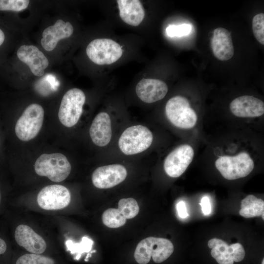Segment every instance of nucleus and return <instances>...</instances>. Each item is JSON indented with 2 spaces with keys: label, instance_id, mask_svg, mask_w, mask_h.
<instances>
[{
  "label": "nucleus",
  "instance_id": "10",
  "mask_svg": "<svg viewBox=\"0 0 264 264\" xmlns=\"http://www.w3.org/2000/svg\"><path fill=\"white\" fill-rule=\"evenodd\" d=\"M208 246L211 249V256L219 264H234L245 257L244 249L240 243L228 245L221 239L213 238L208 241Z\"/></svg>",
  "mask_w": 264,
  "mask_h": 264
},
{
  "label": "nucleus",
  "instance_id": "23",
  "mask_svg": "<svg viewBox=\"0 0 264 264\" xmlns=\"http://www.w3.org/2000/svg\"><path fill=\"white\" fill-rule=\"evenodd\" d=\"M117 209L126 219L134 218L139 211L137 201L131 198L121 199L118 202Z\"/></svg>",
  "mask_w": 264,
  "mask_h": 264
},
{
  "label": "nucleus",
  "instance_id": "15",
  "mask_svg": "<svg viewBox=\"0 0 264 264\" xmlns=\"http://www.w3.org/2000/svg\"><path fill=\"white\" fill-rule=\"evenodd\" d=\"M73 30V27L70 22L59 19L53 25L49 26L43 31L41 45L45 50L51 51L56 47L60 40L70 37Z\"/></svg>",
  "mask_w": 264,
  "mask_h": 264
},
{
  "label": "nucleus",
  "instance_id": "28",
  "mask_svg": "<svg viewBox=\"0 0 264 264\" xmlns=\"http://www.w3.org/2000/svg\"><path fill=\"white\" fill-rule=\"evenodd\" d=\"M200 205L201 207L202 213L205 215H209L211 212V205L209 198L204 196L202 198Z\"/></svg>",
  "mask_w": 264,
  "mask_h": 264
},
{
  "label": "nucleus",
  "instance_id": "4",
  "mask_svg": "<svg viewBox=\"0 0 264 264\" xmlns=\"http://www.w3.org/2000/svg\"><path fill=\"white\" fill-rule=\"evenodd\" d=\"M215 166L224 178L235 180L250 174L254 164L248 154L242 152L234 156L219 157L215 161Z\"/></svg>",
  "mask_w": 264,
  "mask_h": 264
},
{
  "label": "nucleus",
  "instance_id": "2",
  "mask_svg": "<svg viewBox=\"0 0 264 264\" xmlns=\"http://www.w3.org/2000/svg\"><path fill=\"white\" fill-rule=\"evenodd\" d=\"M34 170L38 175L46 176L52 181L60 182L69 176L71 166L66 157L62 154H44L36 159Z\"/></svg>",
  "mask_w": 264,
  "mask_h": 264
},
{
  "label": "nucleus",
  "instance_id": "18",
  "mask_svg": "<svg viewBox=\"0 0 264 264\" xmlns=\"http://www.w3.org/2000/svg\"><path fill=\"white\" fill-rule=\"evenodd\" d=\"M211 48L216 58L220 61L230 59L234 53V48L230 32L224 28L218 27L213 31Z\"/></svg>",
  "mask_w": 264,
  "mask_h": 264
},
{
  "label": "nucleus",
  "instance_id": "30",
  "mask_svg": "<svg viewBox=\"0 0 264 264\" xmlns=\"http://www.w3.org/2000/svg\"><path fill=\"white\" fill-rule=\"evenodd\" d=\"M7 35L6 32L3 29L0 27V50L2 49L6 42Z\"/></svg>",
  "mask_w": 264,
  "mask_h": 264
},
{
  "label": "nucleus",
  "instance_id": "3",
  "mask_svg": "<svg viewBox=\"0 0 264 264\" xmlns=\"http://www.w3.org/2000/svg\"><path fill=\"white\" fill-rule=\"evenodd\" d=\"M44 115L40 105L33 103L27 106L16 123L14 130L17 137L22 141L34 139L41 130Z\"/></svg>",
  "mask_w": 264,
  "mask_h": 264
},
{
  "label": "nucleus",
  "instance_id": "11",
  "mask_svg": "<svg viewBox=\"0 0 264 264\" xmlns=\"http://www.w3.org/2000/svg\"><path fill=\"white\" fill-rule=\"evenodd\" d=\"M194 156L193 148L189 145H181L166 157L164 168L166 173L172 177H178L182 175L191 163Z\"/></svg>",
  "mask_w": 264,
  "mask_h": 264
},
{
  "label": "nucleus",
  "instance_id": "29",
  "mask_svg": "<svg viewBox=\"0 0 264 264\" xmlns=\"http://www.w3.org/2000/svg\"><path fill=\"white\" fill-rule=\"evenodd\" d=\"M176 210L179 217L182 219H185L189 216L185 203L183 201H180L177 203Z\"/></svg>",
  "mask_w": 264,
  "mask_h": 264
},
{
  "label": "nucleus",
  "instance_id": "8",
  "mask_svg": "<svg viewBox=\"0 0 264 264\" xmlns=\"http://www.w3.org/2000/svg\"><path fill=\"white\" fill-rule=\"evenodd\" d=\"M88 58L98 65H110L119 60L123 54L121 45L115 41L107 38L96 39L86 48Z\"/></svg>",
  "mask_w": 264,
  "mask_h": 264
},
{
  "label": "nucleus",
  "instance_id": "25",
  "mask_svg": "<svg viewBox=\"0 0 264 264\" xmlns=\"http://www.w3.org/2000/svg\"><path fill=\"white\" fill-rule=\"evenodd\" d=\"M252 30L257 40L264 44V14L256 15L252 20Z\"/></svg>",
  "mask_w": 264,
  "mask_h": 264
},
{
  "label": "nucleus",
  "instance_id": "19",
  "mask_svg": "<svg viewBox=\"0 0 264 264\" xmlns=\"http://www.w3.org/2000/svg\"><path fill=\"white\" fill-rule=\"evenodd\" d=\"M89 135L92 142L98 146L104 147L109 143L112 130L111 120L107 113L100 112L94 117L89 129Z\"/></svg>",
  "mask_w": 264,
  "mask_h": 264
},
{
  "label": "nucleus",
  "instance_id": "7",
  "mask_svg": "<svg viewBox=\"0 0 264 264\" xmlns=\"http://www.w3.org/2000/svg\"><path fill=\"white\" fill-rule=\"evenodd\" d=\"M165 113L169 120L180 129L193 128L198 120L197 115L190 107L188 99L181 96H174L168 101Z\"/></svg>",
  "mask_w": 264,
  "mask_h": 264
},
{
  "label": "nucleus",
  "instance_id": "26",
  "mask_svg": "<svg viewBox=\"0 0 264 264\" xmlns=\"http://www.w3.org/2000/svg\"><path fill=\"white\" fill-rule=\"evenodd\" d=\"M192 25L183 23L180 25H170L166 29L167 35L170 37H182L189 35L192 30Z\"/></svg>",
  "mask_w": 264,
  "mask_h": 264
},
{
  "label": "nucleus",
  "instance_id": "6",
  "mask_svg": "<svg viewBox=\"0 0 264 264\" xmlns=\"http://www.w3.org/2000/svg\"><path fill=\"white\" fill-rule=\"evenodd\" d=\"M86 96L79 88H73L64 95L58 111L60 122L65 127L70 128L78 122L83 111Z\"/></svg>",
  "mask_w": 264,
  "mask_h": 264
},
{
  "label": "nucleus",
  "instance_id": "33",
  "mask_svg": "<svg viewBox=\"0 0 264 264\" xmlns=\"http://www.w3.org/2000/svg\"><path fill=\"white\" fill-rule=\"evenodd\" d=\"M0 199H1V193H0Z\"/></svg>",
  "mask_w": 264,
  "mask_h": 264
},
{
  "label": "nucleus",
  "instance_id": "27",
  "mask_svg": "<svg viewBox=\"0 0 264 264\" xmlns=\"http://www.w3.org/2000/svg\"><path fill=\"white\" fill-rule=\"evenodd\" d=\"M93 242L87 238H83L82 242L80 244H74L73 247H70L71 253L79 252L77 259L80 257V254L83 252H87L90 250Z\"/></svg>",
  "mask_w": 264,
  "mask_h": 264
},
{
  "label": "nucleus",
  "instance_id": "12",
  "mask_svg": "<svg viewBox=\"0 0 264 264\" xmlns=\"http://www.w3.org/2000/svg\"><path fill=\"white\" fill-rule=\"evenodd\" d=\"M127 175V171L124 166L114 164L97 168L92 173L91 179L96 188L108 189L123 182Z\"/></svg>",
  "mask_w": 264,
  "mask_h": 264
},
{
  "label": "nucleus",
  "instance_id": "16",
  "mask_svg": "<svg viewBox=\"0 0 264 264\" xmlns=\"http://www.w3.org/2000/svg\"><path fill=\"white\" fill-rule=\"evenodd\" d=\"M17 243L31 253L42 254L46 248L45 241L30 226L25 224L18 225L15 231Z\"/></svg>",
  "mask_w": 264,
  "mask_h": 264
},
{
  "label": "nucleus",
  "instance_id": "22",
  "mask_svg": "<svg viewBox=\"0 0 264 264\" xmlns=\"http://www.w3.org/2000/svg\"><path fill=\"white\" fill-rule=\"evenodd\" d=\"M102 220L106 226L116 228L124 225L126 219L116 208H109L106 210L102 214Z\"/></svg>",
  "mask_w": 264,
  "mask_h": 264
},
{
  "label": "nucleus",
  "instance_id": "17",
  "mask_svg": "<svg viewBox=\"0 0 264 264\" xmlns=\"http://www.w3.org/2000/svg\"><path fill=\"white\" fill-rule=\"evenodd\" d=\"M166 84L160 80L144 78L137 83L135 91L139 98L147 103H152L163 99L168 92Z\"/></svg>",
  "mask_w": 264,
  "mask_h": 264
},
{
  "label": "nucleus",
  "instance_id": "34",
  "mask_svg": "<svg viewBox=\"0 0 264 264\" xmlns=\"http://www.w3.org/2000/svg\"><path fill=\"white\" fill-rule=\"evenodd\" d=\"M0 144H1V139H0Z\"/></svg>",
  "mask_w": 264,
  "mask_h": 264
},
{
  "label": "nucleus",
  "instance_id": "9",
  "mask_svg": "<svg viewBox=\"0 0 264 264\" xmlns=\"http://www.w3.org/2000/svg\"><path fill=\"white\" fill-rule=\"evenodd\" d=\"M71 200L70 193L64 186L53 184L41 189L37 196L39 206L46 210H56L67 206Z\"/></svg>",
  "mask_w": 264,
  "mask_h": 264
},
{
  "label": "nucleus",
  "instance_id": "32",
  "mask_svg": "<svg viewBox=\"0 0 264 264\" xmlns=\"http://www.w3.org/2000/svg\"><path fill=\"white\" fill-rule=\"evenodd\" d=\"M262 264H264V259H263Z\"/></svg>",
  "mask_w": 264,
  "mask_h": 264
},
{
  "label": "nucleus",
  "instance_id": "31",
  "mask_svg": "<svg viewBox=\"0 0 264 264\" xmlns=\"http://www.w3.org/2000/svg\"><path fill=\"white\" fill-rule=\"evenodd\" d=\"M7 245L5 242L0 238V255L3 254L6 250Z\"/></svg>",
  "mask_w": 264,
  "mask_h": 264
},
{
  "label": "nucleus",
  "instance_id": "24",
  "mask_svg": "<svg viewBox=\"0 0 264 264\" xmlns=\"http://www.w3.org/2000/svg\"><path fill=\"white\" fill-rule=\"evenodd\" d=\"M52 258L38 254H26L18 259L16 264H54Z\"/></svg>",
  "mask_w": 264,
  "mask_h": 264
},
{
  "label": "nucleus",
  "instance_id": "20",
  "mask_svg": "<svg viewBox=\"0 0 264 264\" xmlns=\"http://www.w3.org/2000/svg\"><path fill=\"white\" fill-rule=\"evenodd\" d=\"M121 19L127 24L137 26L145 17L143 6L138 0H117Z\"/></svg>",
  "mask_w": 264,
  "mask_h": 264
},
{
  "label": "nucleus",
  "instance_id": "1",
  "mask_svg": "<svg viewBox=\"0 0 264 264\" xmlns=\"http://www.w3.org/2000/svg\"><path fill=\"white\" fill-rule=\"evenodd\" d=\"M174 249V245L169 240L149 237L137 244L134 257L139 264H148L151 258L154 263H161L172 255Z\"/></svg>",
  "mask_w": 264,
  "mask_h": 264
},
{
  "label": "nucleus",
  "instance_id": "13",
  "mask_svg": "<svg viewBox=\"0 0 264 264\" xmlns=\"http://www.w3.org/2000/svg\"><path fill=\"white\" fill-rule=\"evenodd\" d=\"M18 58L29 67L36 76H42L49 65V61L44 54L36 46L22 45L17 51Z\"/></svg>",
  "mask_w": 264,
  "mask_h": 264
},
{
  "label": "nucleus",
  "instance_id": "14",
  "mask_svg": "<svg viewBox=\"0 0 264 264\" xmlns=\"http://www.w3.org/2000/svg\"><path fill=\"white\" fill-rule=\"evenodd\" d=\"M230 110L235 116L242 118H254L264 113V103L260 99L250 95L241 96L230 104Z\"/></svg>",
  "mask_w": 264,
  "mask_h": 264
},
{
  "label": "nucleus",
  "instance_id": "21",
  "mask_svg": "<svg viewBox=\"0 0 264 264\" xmlns=\"http://www.w3.org/2000/svg\"><path fill=\"white\" fill-rule=\"evenodd\" d=\"M240 215L245 218L262 216L264 220V201L253 195H249L241 201Z\"/></svg>",
  "mask_w": 264,
  "mask_h": 264
},
{
  "label": "nucleus",
  "instance_id": "5",
  "mask_svg": "<svg viewBox=\"0 0 264 264\" xmlns=\"http://www.w3.org/2000/svg\"><path fill=\"white\" fill-rule=\"evenodd\" d=\"M153 135L146 127L138 125L127 128L122 133L118 145L126 155H133L147 150L152 144Z\"/></svg>",
  "mask_w": 264,
  "mask_h": 264
}]
</instances>
